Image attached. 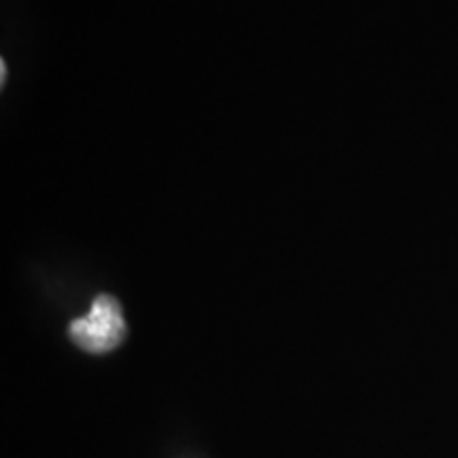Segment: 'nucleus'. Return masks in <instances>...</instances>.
<instances>
[{"label":"nucleus","instance_id":"obj_1","mask_svg":"<svg viewBox=\"0 0 458 458\" xmlns=\"http://www.w3.org/2000/svg\"><path fill=\"white\" fill-rule=\"evenodd\" d=\"M68 335L74 346L89 354H106L114 351L128 335L122 303L113 295H98L91 301L85 317L68 325Z\"/></svg>","mask_w":458,"mask_h":458}]
</instances>
